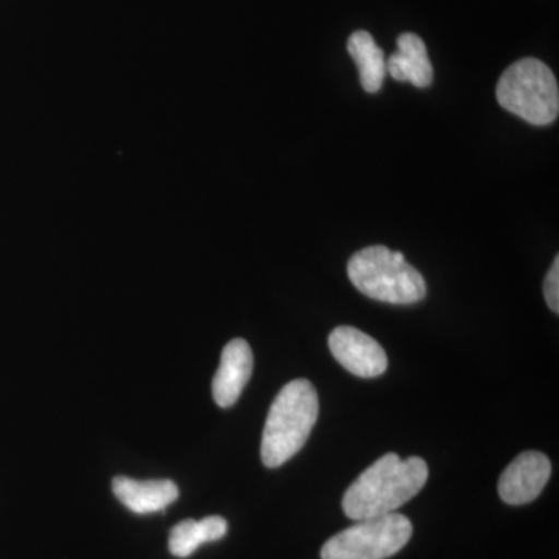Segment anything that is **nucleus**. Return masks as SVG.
I'll return each instance as SVG.
<instances>
[{
    "instance_id": "1",
    "label": "nucleus",
    "mask_w": 559,
    "mask_h": 559,
    "mask_svg": "<svg viewBox=\"0 0 559 559\" xmlns=\"http://www.w3.org/2000/svg\"><path fill=\"white\" fill-rule=\"evenodd\" d=\"M425 460L385 454L349 485L342 499V509L353 521L369 520L395 513L418 495L428 481Z\"/></svg>"
},
{
    "instance_id": "2",
    "label": "nucleus",
    "mask_w": 559,
    "mask_h": 559,
    "mask_svg": "<svg viewBox=\"0 0 559 559\" xmlns=\"http://www.w3.org/2000/svg\"><path fill=\"white\" fill-rule=\"evenodd\" d=\"M319 418V396L308 380L290 381L272 403L261 439V460L278 468L305 447Z\"/></svg>"
},
{
    "instance_id": "3",
    "label": "nucleus",
    "mask_w": 559,
    "mask_h": 559,
    "mask_svg": "<svg viewBox=\"0 0 559 559\" xmlns=\"http://www.w3.org/2000/svg\"><path fill=\"white\" fill-rule=\"evenodd\" d=\"M349 282L364 296L392 305H414L428 293L426 280L404 259L385 246L360 249L348 261Z\"/></svg>"
},
{
    "instance_id": "4",
    "label": "nucleus",
    "mask_w": 559,
    "mask_h": 559,
    "mask_svg": "<svg viewBox=\"0 0 559 559\" xmlns=\"http://www.w3.org/2000/svg\"><path fill=\"white\" fill-rule=\"evenodd\" d=\"M499 105L535 127L558 119L559 87L549 66L536 58L513 62L496 87Z\"/></svg>"
},
{
    "instance_id": "5",
    "label": "nucleus",
    "mask_w": 559,
    "mask_h": 559,
    "mask_svg": "<svg viewBox=\"0 0 559 559\" xmlns=\"http://www.w3.org/2000/svg\"><path fill=\"white\" fill-rule=\"evenodd\" d=\"M412 524L406 516H384L356 521L355 525L326 540L322 559H388L409 543Z\"/></svg>"
},
{
    "instance_id": "6",
    "label": "nucleus",
    "mask_w": 559,
    "mask_h": 559,
    "mask_svg": "<svg viewBox=\"0 0 559 559\" xmlns=\"http://www.w3.org/2000/svg\"><path fill=\"white\" fill-rule=\"evenodd\" d=\"M329 347L334 359L355 377L377 378L388 370L384 348L355 326H337L331 331Z\"/></svg>"
},
{
    "instance_id": "7",
    "label": "nucleus",
    "mask_w": 559,
    "mask_h": 559,
    "mask_svg": "<svg viewBox=\"0 0 559 559\" xmlns=\"http://www.w3.org/2000/svg\"><path fill=\"white\" fill-rule=\"evenodd\" d=\"M551 463L543 452L527 451L507 466L499 480V496L509 506L533 502L550 479Z\"/></svg>"
},
{
    "instance_id": "8",
    "label": "nucleus",
    "mask_w": 559,
    "mask_h": 559,
    "mask_svg": "<svg viewBox=\"0 0 559 559\" xmlns=\"http://www.w3.org/2000/svg\"><path fill=\"white\" fill-rule=\"evenodd\" d=\"M253 370V355L245 340H234L226 345L213 378V400L223 409L234 406L240 399Z\"/></svg>"
},
{
    "instance_id": "9",
    "label": "nucleus",
    "mask_w": 559,
    "mask_h": 559,
    "mask_svg": "<svg viewBox=\"0 0 559 559\" xmlns=\"http://www.w3.org/2000/svg\"><path fill=\"white\" fill-rule=\"evenodd\" d=\"M116 498L135 514L157 513L179 498V488L171 480H134L119 476L112 480Z\"/></svg>"
},
{
    "instance_id": "10",
    "label": "nucleus",
    "mask_w": 559,
    "mask_h": 559,
    "mask_svg": "<svg viewBox=\"0 0 559 559\" xmlns=\"http://www.w3.org/2000/svg\"><path fill=\"white\" fill-rule=\"evenodd\" d=\"M396 46L399 50L385 60L388 73L393 80L407 81L421 90L429 87L432 84L433 69L425 40L415 33H403L396 40Z\"/></svg>"
},
{
    "instance_id": "11",
    "label": "nucleus",
    "mask_w": 559,
    "mask_h": 559,
    "mask_svg": "<svg viewBox=\"0 0 559 559\" xmlns=\"http://www.w3.org/2000/svg\"><path fill=\"white\" fill-rule=\"evenodd\" d=\"M347 49L349 57L359 69V80L364 91L377 94L381 91L388 68H385L384 51L369 32H355L349 36Z\"/></svg>"
},
{
    "instance_id": "12",
    "label": "nucleus",
    "mask_w": 559,
    "mask_h": 559,
    "mask_svg": "<svg viewBox=\"0 0 559 559\" xmlns=\"http://www.w3.org/2000/svg\"><path fill=\"white\" fill-rule=\"evenodd\" d=\"M202 544H205V540L200 521L187 520L173 527L168 549L173 557L189 558Z\"/></svg>"
},
{
    "instance_id": "13",
    "label": "nucleus",
    "mask_w": 559,
    "mask_h": 559,
    "mask_svg": "<svg viewBox=\"0 0 559 559\" xmlns=\"http://www.w3.org/2000/svg\"><path fill=\"white\" fill-rule=\"evenodd\" d=\"M544 296L547 305L555 314L559 312V257L551 264L549 274L544 280Z\"/></svg>"
},
{
    "instance_id": "14",
    "label": "nucleus",
    "mask_w": 559,
    "mask_h": 559,
    "mask_svg": "<svg viewBox=\"0 0 559 559\" xmlns=\"http://www.w3.org/2000/svg\"><path fill=\"white\" fill-rule=\"evenodd\" d=\"M202 535H204L205 544L215 543L223 539L227 535V521L221 516H209L200 521Z\"/></svg>"
}]
</instances>
